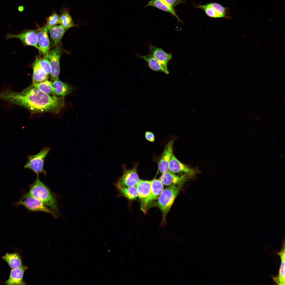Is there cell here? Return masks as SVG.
I'll return each mask as SVG.
<instances>
[{"label": "cell", "instance_id": "obj_1", "mask_svg": "<svg viewBox=\"0 0 285 285\" xmlns=\"http://www.w3.org/2000/svg\"><path fill=\"white\" fill-rule=\"evenodd\" d=\"M0 99L23 107L32 114H57L65 105L64 97L49 95L32 85L20 92L10 89L3 90L0 92Z\"/></svg>", "mask_w": 285, "mask_h": 285}, {"label": "cell", "instance_id": "obj_2", "mask_svg": "<svg viewBox=\"0 0 285 285\" xmlns=\"http://www.w3.org/2000/svg\"><path fill=\"white\" fill-rule=\"evenodd\" d=\"M28 196L33 197L40 201L56 213H59L57 202L49 188L40 181L37 176V179L31 186L29 191L22 197L23 198Z\"/></svg>", "mask_w": 285, "mask_h": 285}, {"label": "cell", "instance_id": "obj_3", "mask_svg": "<svg viewBox=\"0 0 285 285\" xmlns=\"http://www.w3.org/2000/svg\"><path fill=\"white\" fill-rule=\"evenodd\" d=\"M183 185L169 186L164 189L158 197L157 205L162 213L163 222L165 221L168 212Z\"/></svg>", "mask_w": 285, "mask_h": 285}, {"label": "cell", "instance_id": "obj_4", "mask_svg": "<svg viewBox=\"0 0 285 285\" xmlns=\"http://www.w3.org/2000/svg\"><path fill=\"white\" fill-rule=\"evenodd\" d=\"M50 150V147H45L37 154L28 156V161L25 165V168L31 170L37 174V176L41 173L46 175V172L44 168V163L45 158Z\"/></svg>", "mask_w": 285, "mask_h": 285}, {"label": "cell", "instance_id": "obj_5", "mask_svg": "<svg viewBox=\"0 0 285 285\" xmlns=\"http://www.w3.org/2000/svg\"><path fill=\"white\" fill-rule=\"evenodd\" d=\"M12 205L16 207L22 205L29 211H41L49 213L55 218H57L56 213L43 203L31 196L21 198L19 201L13 203Z\"/></svg>", "mask_w": 285, "mask_h": 285}, {"label": "cell", "instance_id": "obj_6", "mask_svg": "<svg viewBox=\"0 0 285 285\" xmlns=\"http://www.w3.org/2000/svg\"><path fill=\"white\" fill-rule=\"evenodd\" d=\"M37 29L27 30L22 31L19 34L8 33L6 35V40L11 39H18L25 46L34 47L39 51L37 41Z\"/></svg>", "mask_w": 285, "mask_h": 285}, {"label": "cell", "instance_id": "obj_7", "mask_svg": "<svg viewBox=\"0 0 285 285\" xmlns=\"http://www.w3.org/2000/svg\"><path fill=\"white\" fill-rule=\"evenodd\" d=\"M196 7L204 11L209 17L213 18H230L227 8L216 3H211L203 5H196Z\"/></svg>", "mask_w": 285, "mask_h": 285}, {"label": "cell", "instance_id": "obj_8", "mask_svg": "<svg viewBox=\"0 0 285 285\" xmlns=\"http://www.w3.org/2000/svg\"><path fill=\"white\" fill-rule=\"evenodd\" d=\"M61 51V46L59 45L49 50L46 55L50 64L51 80L53 82L59 79L60 73L59 62Z\"/></svg>", "mask_w": 285, "mask_h": 285}, {"label": "cell", "instance_id": "obj_9", "mask_svg": "<svg viewBox=\"0 0 285 285\" xmlns=\"http://www.w3.org/2000/svg\"><path fill=\"white\" fill-rule=\"evenodd\" d=\"M151 189L149 194L142 203L141 209L146 211L148 205L157 198L164 189L163 185L159 179H154L150 181Z\"/></svg>", "mask_w": 285, "mask_h": 285}, {"label": "cell", "instance_id": "obj_10", "mask_svg": "<svg viewBox=\"0 0 285 285\" xmlns=\"http://www.w3.org/2000/svg\"><path fill=\"white\" fill-rule=\"evenodd\" d=\"M193 175L188 174L178 175L169 170L163 174L159 180L163 185H183Z\"/></svg>", "mask_w": 285, "mask_h": 285}, {"label": "cell", "instance_id": "obj_11", "mask_svg": "<svg viewBox=\"0 0 285 285\" xmlns=\"http://www.w3.org/2000/svg\"><path fill=\"white\" fill-rule=\"evenodd\" d=\"M37 41L39 51L44 56H46L50 49V41L49 30L45 25L37 29Z\"/></svg>", "mask_w": 285, "mask_h": 285}, {"label": "cell", "instance_id": "obj_12", "mask_svg": "<svg viewBox=\"0 0 285 285\" xmlns=\"http://www.w3.org/2000/svg\"><path fill=\"white\" fill-rule=\"evenodd\" d=\"M136 169V166L129 170L124 169L122 175L118 179L116 186H136L140 179Z\"/></svg>", "mask_w": 285, "mask_h": 285}, {"label": "cell", "instance_id": "obj_13", "mask_svg": "<svg viewBox=\"0 0 285 285\" xmlns=\"http://www.w3.org/2000/svg\"><path fill=\"white\" fill-rule=\"evenodd\" d=\"M169 170L174 173L180 174H188L194 175L196 171L180 162L173 154L169 164Z\"/></svg>", "mask_w": 285, "mask_h": 285}, {"label": "cell", "instance_id": "obj_14", "mask_svg": "<svg viewBox=\"0 0 285 285\" xmlns=\"http://www.w3.org/2000/svg\"><path fill=\"white\" fill-rule=\"evenodd\" d=\"M174 141L170 140L166 145L158 164L160 172L163 174L169 170V164L171 157L173 154V147Z\"/></svg>", "mask_w": 285, "mask_h": 285}, {"label": "cell", "instance_id": "obj_15", "mask_svg": "<svg viewBox=\"0 0 285 285\" xmlns=\"http://www.w3.org/2000/svg\"><path fill=\"white\" fill-rule=\"evenodd\" d=\"M33 69L32 82L33 84H38L47 80L48 74L41 66L40 59L37 57L32 65Z\"/></svg>", "mask_w": 285, "mask_h": 285}, {"label": "cell", "instance_id": "obj_16", "mask_svg": "<svg viewBox=\"0 0 285 285\" xmlns=\"http://www.w3.org/2000/svg\"><path fill=\"white\" fill-rule=\"evenodd\" d=\"M27 269V267L23 265L17 268L12 269L8 279L4 283L7 285H25L23 281L24 273Z\"/></svg>", "mask_w": 285, "mask_h": 285}, {"label": "cell", "instance_id": "obj_17", "mask_svg": "<svg viewBox=\"0 0 285 285\" xmlns=\"http://www.w3.org/2000/svg\"><path fill=\"white\" fill-rule=\"evenodd\" d=\"M149 54L152 56L162 64L167 66L168 62L172 59V55L165 52L162 49L152 45L148 46Z\"/></svg>", "mask_w": 285, "mask_h": 285}, {"label": "cell", "instance_id": "obj_18", "mask_svg": "<svg viewBox=\"0 0 285 285\" xmlns=\"http://www.w3.org/2000/svg\"><path fill=\"white\" fill-rule=\"evenodd\" d=\"M140 58L144 60L149 67L151 70L156 72H160L167 74L169 71L167 66L162 64L155 58L149 54L144 56L137 55Z\"/></svg>", "mask_w": 285, "mask_h": 285}, {"label": "cell", "instance_id": "obj_19", "mask_svg": "<svg viewBox=\"0 0 285 285\" xmlns=\"http://www.w3.org/2000/svg\"><path fill=\"white\" fill-rule=\"evenodd\" d=\"M68 29L60 25L49 29V31L51 45L55 47L59 45L62 37Z\"/></svg>", "mask_w": 285, "mask_h": 285}, {"label": "cell", "instance_id": "obj_20", "mask_svg": "<svg viewBox=\"0 0 285 285\" xmlns=\"http://www.w3.org/2000/svg\"><path fill=\"white\" fill-rule=\"evenodd\" d=\"M55 95L64 97L69 94L74 88L59 79L53 82Z\"/></svg>", "mask_w": 285, "mask_h": 285}, {"label": "cell", "instance_id": "obj_21", "mask_svg": "<svg viewBox=\"0 0 285 285\" xmlns=\"http://www.w3.org/2000/svg\"><path fill=\"white\" fill-rule=\"evenodd\" d=\"M148 6L154 7L162 11L169 12L176 17L180 22H182L176 14L174 7L169 6L161 0H151L144 7Z\"/></svg>", "mask_w": 285, "mask_h": 285}, {"label": "cell", "instance_id": "obj_22", "mask_svg": "<svg viewBox=\"0 0 285 285\" xmlns=\"http://www.w3.org/2000/svg\"><path fill=\"white\" fill-rule=\"evenodd\" d=\"M138 197L143 201L148 196L151 189L150 181L140 179L136 186Z\"/></svg>", "mask_w": 285, "mask_h": 285}, {"label": "cell", "instance_id": "obj_23", "mask_svg": "<svg viewBox=\"0 0 285 285\" xmlns=\"http://www.w3.org/2000/svg\"><path fill=\"white\" fill-rule=\"evenodd\" d=\"M2 258L7 263L11 269L18 268L22 265L21 258L17 253H7Z\"/></svg>", "mask_w": 285, "mask_h": 285}, {"label": "cell", "instance_id": "obj_24", "mask_svg": "<svg viewBox=\"0 0 285 285\" xmlns=\"http://www.w3.org/2000/svg\"><path fill=\"white\" fill-rule=\"evenodd\" d=\"M116 186L121 195L129 199L133 200L138 197L137 192L136 186Z\"/></svg>", "mask_w": 285, "mask_h": 285}, {"label": "cell", "instance_id": "obj_25", "mask_svg": "<svg viewBox=\"0 0 285 285\" xmlns=\"http://www.w3.org/2000/svg\"><path fill=\"white\" fill-rule=\"evenodd\" d=\"M284 244L281 251L279 253L281 259V263L278 277L275 281L279 284H285V248Z\"/></svg>", "mask_w": 285, "mask_h": 285}, {"label": "cell", "instance_id": "obj_26", "mask_svg": "<svg viewBox=\"0 0 285 285\" xmlns=\"http://www.w3.org/2000/svg\"><path fill=\"white\" fill-rule=\"evenodd\" d=\"M32 85L35 88L49 95H55L53 83L47 80L38 84H33Z\"/></svg>", "mask_w": 285, "mask_h": 285}, {"label": "cell", "instance_id": "obj_27", "mask_svg": "<svg viewBox=\"0 0 285 285\" xmlns=\"http://www.w3.org/2000/svg\"><path fill=\"white\" fill-rule=\"evenodd\" d=\"M59 23L60 25L68 29L76 26L70 15L67 11H64L60 16Z\"/></svg>", "mask_w": 285, "mask_h": 285}, {"label": "cell", "instance_id": "obj_28", "mask_svg": "<svg viewBox=\"0 0 285 285\" xmlns=\"http://www.w3.org/2000/svg\"><path fill=\"white\" fill-rule=\"evenodd\" d=\"M60 18V16L55 12L53 13L48 18L45 25L48 30L59 23Z\"/></svg>", "mask_w": 285, "mask_h": 285}, {"label": "cell", "instance_id": "obj_29", "mask_svg": "<svg viewBox=\"0 0 285 285\" xmlns=\"http://www.w3.org/2000/svg\"><path fill=\"white\" fill-rule=\"evenodd\" d=\"M41 66L45 72L49 74L51 72V66L49 59L47 56H45L40 59Z\"/></svg>", "mask_w": 285, "mask_h": 285}, {"label": "cell", "instance_id": "obj_30", "mask_svg": "<svg viewBox=\"0 0 285 285\" xmlns=\"http://www.w3.org/2000/svg\"><path fill=\"white\" fill-rule=\"evenodd\" d=\"M163 2L172 7H174L179 4L184 3L186 1L183 0H161Z\"/></svg>", "mask_w": 285, "mask_h": 285}, {"label": "cell", "instance_id": "obj_31", "mask_svg": "<svg viewBox=\"0 0 285 285\" xmlns=\"http://www.w3.org/2000/svg\"><path fill=\"white\" fill-rule=\"evenodd\" d=\"M145 137L146 139L149 141L153 142L154 141V135L151 132H146L145 133Z\"/></svg>", "mask_w": 285, "mask_h": 285}, {"label": "cell", "instance_id": "obj_32", "mask_svg": "<svg viewBox=\"0 0 285 285\" xmlns=\"http://www.w3.org/2000/svg\"><path fill=\"white\" fill-rule=\"evenodd\" d=\"M18 9L19 11L22 12L23 10V6H20L18 7Z\"/></svg>", "mask_w": 285, "mask_h": 285}]
</instances>
